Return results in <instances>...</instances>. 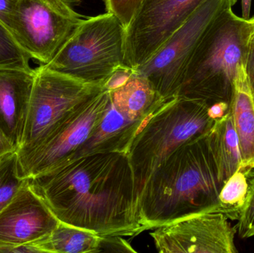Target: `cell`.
<instances>
[{"label": "cell", "mask_w": 254, "mask_h": 253, "mask_svg": "<svg viewBox=\"0 0 254 253\" xmlns=\"http://www.w3.org/2000/svg\"><path fill=\"white\" fill-rule=\"evenodd\" d=\"M132 73V69L124 65L112 74L104 86L110 91L119 89L128 81Z\"/></svg>", "instance_id": "25"}, {"label": "cell", "mask_w": 254, "mask_h": 253, "mask_svg": "<svg viewBox=\"0 0 254 253\" xmlns=\"http://www.w3.org/2000/svg\"><path fill=\"white\" fill-rule=\"evenodd\" d=\"M251 22L232 8L222 13L208 28L190 60L179 96L209 105H231L234 82L249 55Z\"/></svg>", "instance_id": "3"}, {"label": "cell", "mask_w": 254, "mask_h": 253, "mask_svg": "<svg viewBox=\"0 0 254 253\" xmlns=\"http://www.w3.org/2000/svg\"><path fill=\"white\" fill-rule=\"evenodd\" d=\"M125 27L113 13L85 18L43 65L84 83L105 86L125 65Z\"/></svg>", "instance_id": "5"}, {"label": "cell", "mask_w": 254, "mask_h": 253, "mask_svg": "<svg viewBox=\"0 0 254 253\" xmlns=\"http://www.w3.org/2000/svg\"><path fill=\"white\" fill-rule=\"evenodd\" d=\"M252 1V0H242V10H243V16L242 17L247 19L250 18Z\"/></svg>", "instance_id": "29"}, {"label": "cell", "mask_w": 254, "mask_h": 253, "mask_svg": "<svg viewBox=\"0 0 254 253\" xmlns=\"http://www.w3.org/2000/svg\"><path fill=\"white\" fill-rule=\"evenodd\" d=\"M237 0H207L134 74L145 77L164 102L179 96L190 60L204 34Z\"/></svg>", "instance_id": "7"}, {"label": "cell", "mask_w": 254, "mask_h": 253, "mask_svg": "<svg viewBox=\"0 0 254 253\" xmlns=\"http://www.w3.org/2000/svg\"><path fill=\"white\" fill-rule=\"evenodd\" d=\"M101 236L60 221L55 230L33 245L42 253H100Z\"/></svg>", "instance_id": "18"}, {"label": "cell", "mask_w": 254, "mask_h": 253, "mask_svg": "<svg viewBox=\"0 0 254 253\" xmlns=\"http://www.w3.org/2000/svg\"><path fill=\"white\" fill-rule=\"evenodd\" d=\"M110 102V91L106 88L85 102L41 146L18 162L19 176L31 178L68 160L101 123Z\"/></svg>", "instance_id": "10"}, {"label": "cell", "mask_w": 254, "mask_h": 253, "mask_svg": "<svg viewBox=\"0 0 254 253\" xmlns=\"http://www.w3.org/2000/svg\"><path fill=\"white\" fill-rule=\"evenodd\" d=\"M28 182L29 178H22L19 175L16 152L0 158V212Z\"/></svg>", "instance_id": "20"}, {"label": "cell", "mask_w": 254, "mask_h": 253, "mask_svg": "<svg viewBox=\"0 0 254 253\" xmlns=\"http://www.w3.org/2000/svg\"><path fill=\"white\" fill-rule=\"evenodd\" d=\"M208 133L181 146L152 172L137 199L142 232L216 212L225 184Z\"/></svg>", "instance_id": "2"}, {"label": "cell", "mask_w": 254, "mask_h": 253, "mask_svg": "<svg viewBox=\"0 0 254 253\" xmlns=\"http://www.w3.org/2000/svg\"><path fill=\"white\" fill-rule=\"evenodd\" d=\"M84 19L70 0H19L10 31L31 59L46 65Z\"/></svg>", "instance_id": "8"}, {"label": "cell", "mask_w": 254, "mask_h": 253, "mask_svg": "<svg viewBox=\"0 0 254 253\" xmlns=\"http://www.w3.org/2000/svg\"><path fill=\"white\" fill-rule=\"evenodd\" d=\"M236 228L242 239H249L254 236V171L249 181L246 203Z\"/></svg>", "instance_id": "22"}, {"label": "cell", "mask_w": 254, "mask_h": 253, "mask_svg": "<svg viewBox=\"0 0 254 253\" xmlns=\"http://www.w3.org/2000/svg\"><path fill=\"white\" fill-rule=\"evenodd\" d=\"M18 1L19 0H0V22L9 31L12 16Z\"/></svg>", "instance_id": "26"}, {"label": "cell", "mask_w": 254, "mask_h": 253, "mask_svg": "<svg viewBox=\"0 0 254 253\" xmlns=\"http://www.w3.org/2000/svg\"><path fill=\"white\" fill-rule=\"evenodd\" d=\"M253 172L241 166L233 174L219 193L216 212L223 214L231 221L239 220L246 203Z\"/></svg>", "instance_id": "19"}, {"label": "cell", "mask_w": 254, "mask_h": 253, "mask_svg": "<svg viewBox=\"0 0 254 253\" xmlns=\"http://www.w3.org/2000/svg\"><path fill=\"white\" fill-rule=\"evenodd\" d=\"M207 0H142L125 28V65L149 62Z\"/></svg>", "instance_id": "9"}, {"label": "cell", "mask_w": 254, "mask_h": 253, "mask_svg": "<svg viewBox=\"0 0 254 253\" xmlns=\"http://www.w3.org/2000/svg\"><path fill=\"white\" fill-rule=\"evenodd\" d=\"M208 137L219 175L225 184L242 166L243 162L231 109L226 115L216 120Z\"/></svg>", "instance_id": "17"}, {"label": "cell", "mask_w": 254, "mask_h": 253, "mask_svg": "<svg viewBox=\"0 0 254 253\" xmlns=\"http://www.w3.org/2000/svg\"><path fill=\"white\" fill-rule=\"evenodd\" d=\"M228 220L204 212L156 227L150 236L161 253H237V228Z\"/></svg>", "instance_id": "11"}, {"label": "cell", "mask_w": 254, "mask_h": 253, "mask_svg": "<svg viewBox=\"0 0 254 253\" xmlns=\"http://www.w3.org/2000/svg\"><path fill=\"white\" fill-rule=\"evenodd\" d=\"M34 80V69L0 70V127L16 149L20 147Z\"/></svg>", "instance_id": "13"}, {"label": "cell", "mask_w": 254, "mask_h": 253, "mask_svg": "<svg viewBox=\"0 0 254 253\" xmlns=\"http://www.w3.org/2000/svg\"><path fill=\"white\" fill-rule=\"evenodd\" d=\"M216 121L207 102L181 96L152 114L128 151L137 196L152 172L175 150L208 133Z\"/></svg>", "instance_id": "4"}, {"label": "cell", "mask_w": 254, "mask_h": 253, "mask_svg": "<svg viewBox=\"0 0 254 253\" xmlns=\"http://www.w3.org/2000/svg\"><path fill=\"white\" fill-rule=\"evenodd\" d=\"M31 58L18 44L12 33L0 22V70L32 71Z\"/></svg>", "instance_id": "21"}, {"label": "cell", "mask_w": 254, "mask_h": 253, "mask_svg": "<svg viewBox=\"0 0 254 253\" xmlns=\"http://www.w3.org/2000/svg\"><path fill=\"white\" fill-rule=\"evenodd\" d=\"M59 223L28 182L0 212V245L34 243L50 234Z\"/></svg>", "instance_id": "12"}, {"label": "cell", "mask_w": 254, "mask_h": 253, "mask_svg": "<svg viewBox=\"0 0 254 253\" xmlns=\"http://www.w3.org/2000/svg\"><path fill=\"white\" fill-rule=\"evenodd\" d=\"M251 22V34L250 39H249V45L254 47V16L252 18H249Z\"/></svg>", "instance_id": "30"}, {"label": "cell", "mask_w": 254, "mask_h": 253, "mask_svg": "<svg viewBox=\"0 0 254 253\" xmlns=\"http://www.w3.org/2000/svg\"><path fill=\"white\" fill-rule=\"evenodd\" d=\"M147 120L127 118L113 105H110L104 118L86 142L68 160L95 153H128L140 128ZM62 164V163H61Z\"/></svg>", "instance_id": "14"}, {"label": "cell", "mask_w": 254, "mask_h": 253, "mask_svg": "<svg viewBox=\"0 0 254 253\" xmlns=\"http://www.w3.org/2000/svg\"><path fill=\"white\" fill-rule=\"evenodd\" d=\"M110 100L132 120H146L166 102L145 77L134 72L124 86L110 91Z\"/></svg>", "instance_id": "16"}, {"label": "cell", "mask_w": 254, "mask_h": 253, "mask_svg": "<svg viewBox=\"0 0 254 253\" xmlns=\"http://www.w3.org/2000/svg\"><path fill=\"white\" fill-rule=\"evenodd\" d=\"M105 89L40 65L34 80L18 162L28 157L85 102Z\"/></svg>", "instance_id": "6"}, {"label": "cell", "mask_w": 254, "mask_h": 253, "mask_svg": "<svg viewBox=\"0 0 254 253\" xmlns=\"http://www.w3.org/2000/svg\"><path fill=\"white\" fill-rule=\"evenodd\" d=\"M100 253H136L122 236H101Z\"/></svg>", "instance_id": "24"}, {"label": "cell", "mask_w": 254, "mask_h": 253, "mask_svg": "<svg viewBox=\"0 0 254 253\" xmlns=\"http://www.w3.org/2000/svg\"><path fill=\"white\" fill-rule=\"evenodd\" d=\"M29 184L61 222L101 236L142 233L128 153L71 159L29 178Z\"/></svg>", "instance_id": "1"}, {"label": "cell", "mask_w": 254, "mask_h": 253, "mask_svg": "<svg viewBox=\"0 0 254 253\" xmlns=\"http://www.w3.org/2000/svg\"><path fill=\"white\" fill-rule=\"evenodd\" d=\"M246 74L251 89L254 95V47L250 46L247 62H246Z\"/></svg>", "instance_id": "27"}, {"label": "cell", "mask_w": 254, "mask_h": 253, "mask_svg": "<svg viewBox=\"0 0 254 253\" xmlns=\"http://www.w3.org/2000/svg\"><path fill=\"white\" fill-rule=\"evenodd\" d=\"M142 0H104L107 12L113 13L126 28Z\"/></svg>", "instance_id": "23"}, {"label": "cell", "mask_w": 254, "mask_h": 253, "mask_svg": "<svg viewBox=\"0 0 254 253\" xmlns=\"http://www.w3.org/2000/svg\"><path fill=\"white\" fill-rule=\"evenodd\" d=\"M230 109L240 142L242 166L254 171V95L248 80L246 64L239 68Z\"/></svg>", "instance_id": "15"}, {"label": "cell", "mask_w": 254, "mask_h": 253, "mask_svg": "<svg viewBox=\"0 0 254 253\" xmlns=\"http://www.w3.org/2000/svg\"><path fill=\"white\" fill-rule=\"evenodd\" d=\"M15 152L16 149L0 127V158Z\"/></svg>", "instance_id": "28"}]
</instances>
